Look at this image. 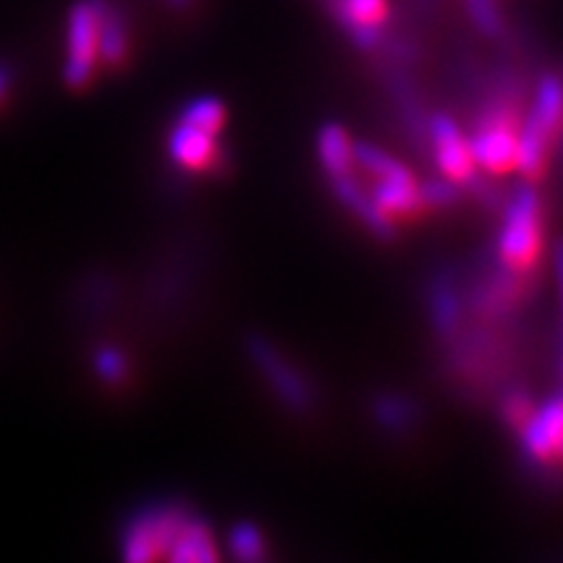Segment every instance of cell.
Wrapping results in <instances>:
<instances>
[{
    "label": "cell",
    "mask_w": 563,
    "mask_h": 563,
    "mask_svg": "<svg viewBox=\"0 0 563 563\" xmlns=\"http://www.w3.org/2000/svg\"><path fill=\"white\" fill-rule=\"evenodd\" d=\"M563 133V81L545 76L534 91V102L519 125L517 141V170L527 178L543 173L548 152Z\"/></svg>",
    "instance_id": "obj_1"
},
{
    "label": "cell",
    "mask_w": 563,
    "mask_h": 563,
    "mask_svg": "<svg viewBox=\"0 0 563 563\" xmlns=\"http://www.w3.org/2000/svg\"><path fill=\"white\" fill-rule=\"evenodd\" d=\"M355 165L371 178L368 196L391 222L422 207L418 178L391 154L373 144H355Z\"/></svg>",
    "instance_id": "obj_2"
},
{
    "label": "cell",
    "mask_w": 563,
    "mask_h": 563,
    "mask_svg": "<svg viewBox=\"0 0 563 563\" xmlns=\"http://www.w3.org/2000/svg\"><path fill=\"white\" fill-rule=\"evenodd\" d=\"M543 249V220H540V199L534 188L517 191L504 211L501 232H498V258L511 274L534 269Z\"/></svg>",
    "instance_id": "obj_3"
},
{
    "label": "cell",
    "mask_w": 563,
    "mask_h": 563,
    "mask_svg": "<svg viewBox=\"0 0 563 563\" xmlns=\"http://www.w3.org/2000/svg\"><path fill=\"white\" fill-rule=\"evenodd\" d=\"M188 519H191V514L178 504H159L141 509L136 517L129 519L123 530V559L131 563L167 559Z\"/></svg>",
    "instance_id": "obj_4"
},
{
    "label": "cell",
    "mask_w": 563,
    "mask_h": 563,
    "mask_svg": "<svg viewBox=\"0 0 563 563\" xmlns=\"http://www.w3.org/2000/svg\"><path fill=\"white\" fill-rule=\"evenodd\" d=\"M519 115L511 100L490 104L475 125L470 136L475 165L490 175H506L517 170V141H519Z\"/></svg>",
    "instance_id": "obj_5"
},
{
    "label": "cell",
    "mask_w": 563,
    "mask_h": 563,
    "mask_svg": "<svg viewBox=\"0 0 563 563\" xmlns=\"http://www.w3.org/2000/svg\"><path fill=\"white\" fill-rule=\"evenodd\" d=\"M100 26L95 0H76L66 16V60L63 84L70 91H84L95 81L100 68Z\"/></svg>",
    "instance_id": "obj_6"
},
{
    "label": "cell",
    "mask_w": 563,
    "mask_h": 563,
    "mask_svg": "<svg viewBox=\"0 0 563 563\" xmlns=\"http://www.w3.org/2000/svg\"><path fill=\"white\" fill-rule=\"evenodd\" d=\"M522 452L538 464H563V391L548 397L540 407H532L519 426Z\"/></svg>",
    "instance_id": "obj_7"
},
{
    "label": "cell",
    "mask_w": 563,
    "mask_h": 563,
    "mask_svg": "<svg viewBox=\"0 0 563 563\" xmlns=\"http://www.w3.org/2000/svg\"><path fill=\"white\" fill-rule=\"evenodd\" d=\"M251 361L256 363V368L262 371V376L269 382L274 394L295 412H306L311 407V386H308L302 373L287 361L282 352L269 344L262 336H251L249 340Z\"/></svg>",
    "instance_id": "obj_8"
},
{
    "label": "cell",
    "mask_w": 563,
    "mask_h": 563,
    "mask_svg": "<svg viewBox=\"0 0 563 563\" xmlns=\"http://www.w3.org/2000/svg\"><path fill=\"white\" fill-rule=\"evenodd\" d=\"M433 141V154L439 162V170L443 178L454 186H475L477 183V165L470 150V139L464 136L452 118L439 115L428 125Z\"/></svg>",
    "instance_id": "obj_9"
},
{
    "label": "cell",
    "mask_w": 563,
    "mask_h": 563,
    "mask_svg": "<svg viewBox=\"0 0 563 563\" xmlns=\"http://www.w3.org/2000/svg\"><path fill=\"white\" fill-rule=\"evenodd\" d=\"M336 24L355 40L357 47L373 51L384 37L389 21V0H329Z\"/></svg>",
    "instance_id": "obj_10"
},
{
    "label": "cell",
    "mask_w": 563,
    "mask_h": 563,
    "mask_svg": "<svg viewBox=\"0 0 563 563\" xmlns=\"http://www.w3.org/2000/svg\"><path fill=\"white\" fill-rule=\"evenodd\" d=\"M167 154L183 170L203 173L217 165L220 146H217L214 133L178 121L170 131V139H167Z\"/></svg>",
    "instance_id": "obj_11"
},
{
    "label": "cell",
    "mask_w": 563,
    "mask_h": 563,
    "mask_svg": "<svg viewBox=\"0 0 563 563\" xmlns=\"http://www.w3.org/2000/svg\"><path fill=\"white\" fill-rule=\"evenodd\" d=\"M97 26H100V63L108 68H121L129 60L131 34L129 19L118 0H95Z\"/></svg>",
    "instance_id": "obj_12"
},
{
    "label": "cell",
    "mask_w": 563,
    "mask_h": 563,
    "mask_svg": "<svg viewBox=\"0 0 563 563\" xmlns=\"http://www.w3.org/2000/svg\"><path fill=\"white\" fill-rule=\"evenodd\" d=\"M217 559H220V553H217V543L211 538L209 527L194 517L188 519L178 540L173 543L170 553H167V561L175 563H209Z\"/></svg>",
    "instance_id": "obj_13"
},
{
    "label": "cell",
    "mask_w": 563,
    "mask_h": 563,
    "mask_svg": "<svg viewBox=\"0 0 563 563\" xmlns=\"http://www.w3.org/2000/svg\"><path fill=\"white\" fill-rule=\"evenodd\" d=\"M319 159L329 180L355 170V144L342 125H323L319 133Z\"/></svg>",
    "instance_id": "obj_14"
},
{
    "label": "cell",
    "mask_w": 563,
    "mask_h": 563,
    "mask_svg": "<svg viewBox=\"0 0 563 563\" xmlns=\"http://www.w3.org/2000/svg\"><path fill=\"white\" fill-rule=\"evenodd\" d=\"M180 121L188 125H196V129L214 133L220 136V131L224 129V121H228V110L220 100H211V97H201V100L188 102L180 112Z\"/></svg>",
    "instance_id": "obj_15"
},
{
    "label": "cell",
    "mask_w": 563,
    "mask_h": 563,
    "mask_svg": "<svg viewBox=\"0 0 563 563\" xmlns=\"http://www.w3.org/2000/svg\"><path fill=\"white\" fill-rule=\"evenodd\" d=\"M91 365H95V373L108 386H121L125 378H129V361H125L123 352L112 347V344L97 347L95 357H91Z\"/></svg>",
    "instance_id": "obj_16"
},
{
    "label": "cell",
    "mask_w": 563,
    "mask_h": 563,
    "mask_svg": "<svg viewBox=\"0 0 563 563\" xmlns=\"http://www.w3.org/2000/svg\"><path fill=\"white\" fill-rule=\"evenodd\" d=\"M230 551L241 561H262L266 555V543L262 532L253 525H235L230 532Z\"/></svg>",
    "instance_id": "obj_17"
},
{
    "label": "cell",
    "mask_w": 563,
    "mask_h": 563,
    "mask_svg": "<svg viewBox=\"0 0 563 563\" xmlns=\"http://www.w3.org/2000/svg\"><path fill=\"white\" fill-rule=\"evenodd\" d=\"M464 9H467L473 24L485 34V37H501L504 16L496 0H464Z\"/></svg>",
    "instance_id": "obj_18"
},
{
    "label": "cell",
    "mask_w": 563,
    "mask_h": 563,
    "mask_svg": "<svg viewBox=\"0 0 563 563\" xmlns=\"http://www.w3.org/2000/svg\"><path fill=\"white\" fill-rule=\"evenodd\" d=\"M433 313H435V321H439V327L443 329V332H452L456 319H460V306H456L454 292L441 290L439 298H435Z\"/></svg>",
    "instance_id": "obj_19"
},
{
    "label": "cell",
    "mask_w": 563,
    "mask_h": 563,
    "mask_svg": "<svg viewBox=\"0 0 563 563\" xmlns=\"http://www.w3.org/2000/svg\"><path fill=\"white\" fill-rule=\"evenodd\" d=\"M532 412V405L527 402L525 394H511V397L504 399V418L511 422V426H522L527 415Z\"/></svg>",
    "instance_id": "obj_20"
},
{
    "label": "cell",
    "mask_w": 563,
    "mask_h": 563,
    "mask_svg": "<svg viewBox=\"0 0 563 563\" xmlns=\"http://www.w3.org/2000/svg\"><path fill=\"white\" fill-rule=\"evenodd\" d=\"M378 418H382V422H386V426L391 428H402L405 420L410 418V407L402 405L397 399H384V402H378Z\"/></svg>",
    "instance_id": "obj_21"
},
{
    "label": "cell",
    "mask_w": 563,
    "mask_h": 563,
    "mask_svg": "<svg viewBox=\"0 0 563 563\" xmlns=\"http://www.w3.org/2000/svg\"><path fill=\"white\" fill-rule=\"evenodd\" d=\"M13 84H16V74H13L11 63L0 60V108H5V102L11 100Z\"/></svg>",
    "instance_id": "obj_22"
},
{
    "label": "cell",
    "mask_w": 563,
    "mask_h": 563,
    "mask_svg": "<svg viewBox=\"0 0 563 563\" xmlns=\"http://www.w3.org/2000/svg\"><path fill=\"white\" fill-rule=\"evenodd\" d=\"M553 269H555V279H559V292H561V308H563V243L555 245V256H553Z\"/></svg>",
    "instance_id": "obj_23"
},
{
    "label": "cell",
    "mask_w": 563,
    "mask_h": 563,
    "mask_svg": "<svg viewBox=\"0 0 563 563\" xmlns=\"http://www.w3.org/2000/svg\"><path fill=\"white\" fill-rule=\"evenodd\" d=\"M165 5L170 11H175V13H183V11H188L194 5V0H165Z\"/></svg>",
    "instance_id": "obj_24"
}]
</instances>
